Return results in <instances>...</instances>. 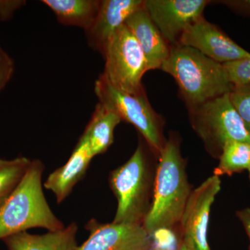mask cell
I'll use <instances>...</instances> for the list:
<instances>
[{"instance_id":"15","label":"cell","mask_w":250,"mask_h":250,"mask_svg":"<svg viewBox=\"0 0 250 250\" xmlns=\"http://www.w3.org/2000/svg\"><path fill=\"white\" fill-rule=\"evenodd\" d=\"M78 226L73 223L42 235L23 231L4 238L9 250H76Z\"/></svg>"},{"instance_id":"24","label":"cell","mask_w":250,"mask_h":250,"mask_svg":"<svg viewBox=\"0 0 250 250\" xmlns=\"http://www.w3.org/2000/svg\"><path fill=\"white\" fill-rule=\"evenodd\" d=\"M237 217L239 219L240 221L243 224L245 229H246L247 234L249 237L250 250V208H246L244 209L238 210L236 213Z\"/></svg>"},{"instance_id":"16","label":"cell","mask_w":250,"mask_h":250,"mask_svg":"<svg viewBox=\"0 0 250 250\" xmlns=\"http://www.w3.org/2000/svg\"><path fill=\"white\" fill-rule=\"evenodd\" d=\"M121 121L113 110L99 102L83 134L94 157L106 152L113 144L115 129Z\"/></svg>"},{"instance_id":"26","label":"cell","mask_w":250,"mask_h":250,"mask_svg":"<svg viewBox=\"0 0 250 250\" xmlns=\"http://www.w3.org/2000/svg\"><path fill=\"white\" fill-rule=\"evenodd\" d=\"M179 250H189L188 249L187 247L184 246L182 243H180V246H179Z\"/></svg>"},{"instance_id":"1","label":"cell","mask_w":250,"mask_h":250,"mask_svg":"<svg viewBox=\"0 0 250 250\" xmlns=\"http://www.w3.org/2000/svg\"><path fill=\"white\" fill-rule=\"evenodd\" d=\"M154 196L143 227L151 237L172 230L180 223L192 192L177 137L170 136L159 154Z\"/></svg>"},{"instance_id":"2","label":"cell","mask_w":250,"mask_h":250,"mask_svg":"<svg viewBox=\"0 0 250 250\" xmlns=\"http://www.w3.org/2000/svg\"><path fill=\"white\" fill-rule=\"evenodd\" d=\"M160 70L175 80L190 107L230 93L233 88L223 64L180 44L170 46V55Z\"/></svg>"},{"instance_id":"3","label":"cell","mask_w":250,"mask_h":250,"mask_svg":"<svg viewBox=\"0 0 250 250\" xmlns=\"http://www.w3.org/2000/svg\"><path fill=\"white\" fill-rule=\"evenodd\" d=\"M44 165L39 159L31 164L22 180L0 208V240L31 228L48 231L65 228L46 200L42 190Z\"/></svg>"},{"instance_id":"13","label":"cell","mask_w":250,"mask_h":250,"mask_svg":"<svg viewBox=\"0 0 250 250\" xmlns=\"http://www.w3.org/2000/svg\"><path fill=\"white\" fill-rule=\"evenodd\" d=\"M93 157L88 141L82 134L66 164L49 174L43 184L53 192L58 203L64 201L83 179Z\"/></svg>"},{"instance_id":"11","label":"cell","mask_w":250,"mask_h":250,"mask_svg":"<svg viewBox=\"0 0 250 250\" xmlns=\"http://www.w3.org/2000/svg\"><path fill=\"white\" fill-rule=\"evenodd\" d=\"M85 228L89 236L76 250H149L152 246V238L143 225L91 220Z\"/></svg>"},{"instance_id":"4","label":"cell","mask_w":250,"mask_h":250,"mask_svg":"<svg viewBox=\"0 0 250 250\" xmlns=\"http://www.w3.org/2000/svg\"><path fill=\"white\" fill-rule=\"evenodd\" d=\"M155 175L141 144L129 160L112 171L110 187L118 201L113 223L143 225L152 206Z\"/></svg>"},{"instance_id":"18","label":"cell","mask_w":250,"mask_h":250,"mask_svg":"<svg viewBox=\"0 0 250 250\" xmlns=\"http://www.w3.org/2000/svg\"><path fill=\"white\" fill-rule=\"evenodd\" d=\"M215 175H232L236 172L248 170L250 165V143L231 141L225 145L219 157Z\"/></svg>"},{"instance_id":"17","label":"cell","mask_w":250,"mask_h":250,"mask_svg":"<svg viewBox=\"0 0 250 250\" xmlns=\"http://www.w3.org/2000/svg\"><path fill=\"white\" fill-rule=\"evenodd\" d=\"M59 22L87 31L96 18L101 0H42Z\"/></svg>"},{"instance_id":"10","label":"cell","mask_w":250,"mask_h":250,"mask_svg":"<svg viewBox=\"0 0 250 250\" xmlns=\"http://www.w3.org/2000/svg\"><path fill=\"white\" fill-rule=\"evenodd\" d=\"M179 44L195 49L222 64L250 59L249 52L208 22L204 16L188 26L179 39Z\"/></svg>"},{"instance_id":"7","label":"cell","mask_w":250,"mask_h":250,"mask_svg":"<svg viewBox=\"0 0 250 250\" xmlns=\"http://www.w3.org/2000/svg\"><path fill=\"white\" fill-rule=\"evenodd\" d=\"M104 70L102 75L116 89L130 94L144 90L142 78L148 70L139 42L126 24L114 33L104 49Z\"/></svg>"},{"instance_id":"14","label":"cell","mask_w":250,"mask_h":250,"mask_svg":"<svg viewBox=\"0 0 250 250\" xmlns=\"http://www.w3.org/2000/svg\"><path fill=\"white\" fill-rule=\"evenodd\" d=\"M142 49L148 70H160L170 55V46L161 35L145 7L136 11L125 22Z\"/></svg>"},{"instance_id":"22","label":"cell","mask_w":250,"mask_h":250,"mask_svg":"<svg viewBox=\"0 0 250 250\" xmlns=\"http://www.w3.org/2000/svg\"><path fill=\"white\" fill-rule=\"evenodd\" d=\"M14 72V62L9 54L0 47V92L11 80Z\"/></svg>"},{"instance_id":"20","label":"cell","mask_w":250,"mask_h":250,"mask_svg":"<svg viewBox=\"0 0 250 250\" xmlns=\"http://www.w3.org/2000/svg\"><path fill=\"white\" fill-rule=\"evenodd\" d=\"M233 88L250 85V59L223 64Z\"/></svg>"},{"instance_id":"21","label":"cell","mask_w":250,"mask_h":250,"mask_svg":"<svg viewBox=\"0 0 250 250\" xmlns=\"http://www.w3.org/2000/svg\"><path fill=\"white\" fill-rule=\"evenodd\" d=\"M229 98L250 134V85L233 88Z\"/></svg>"},{"instance_id":"25","label":"cell","mask_w":250,"mask_h":250,"mask_svg":"<svg viewBox=\"0 0 250 250\" xmlns=\"http://www.w3.org/2000/svg\"><path fill=\"white\" fill-rule=\"evenodd\" d=\"M149 250H171L167 248H162V247H151Z\"/></svg>"},{"instance_id":"23","label":"cell","mask_w":250,"mask_h":250,"mask_svg":"<svg viewBox=\"0 0 250 250\" xmlns=\"http://www.w3.org/2000/svg\"><path fill=\"white\" fill-rule=\"evenodd\" d=\"M221 2L237 13L250 16V0H231Z\"/></svg>"},{"instance_id":"9","label":"cell","mask_w":250,"mask_h":250,"mask_svg":"<svg viewBox=\"0 0 250 250\" xmlns=\"http://www.w3.org/2000/svg\"><path fill=\"white\" fill-rule=\"evenodd\" d=\"M206 0H146L144 7L170 46L178 45L188 26L203 16Z\"/></svg>"},{"instance_id":"12","label":"cell","mask_w":250,"mask_h":250,"mask_svg":"<svg viewBox=\"0 0 250 250\" xmlns=\"http://www.w3.org/2000/svg\"><path fill=\"white\" fill-rule=\"evenodd\" d=\"M143 0H102L96 18L85 31L90 48L103 54L108 40L134 13L144 7Z\"/></svg>"},{"instance_id":"8","label":"cell","mask_w":250,"mask_h":250,"mask_svg":"<svg viewBox=\"0 0 250 250\" xmlns=\"http://www.w3.org/2000/svg\"><path fill=\"white\" fill-rule=\"evenodd\" d=\"M221 190L219 176H210L192 190L179 224L181 243L189 250H211L208 228L211 207Z\"/></svg>"},{"instance_id":"27","label":"cell","mask_w":250,"mask_h":250,"mask_svg":"<svg viewBox=\"0 0 250 250\" xmlns=\"http://www.w3.org/2000/svg\"><path fill=\"white\" fill-rule=\"evenodd\" d=\"M248 171H249L250 180V165L249 166V167H248Z\"/></svg>"},{"instance_id":"5","label":"cell","mask_w":250,"mask_h":250,"mask_svg":"<svg viewBox=\"0 0 250 250\" xmlns=\"http://www.w3.org/2000/svg\"><path fill=\"white\" fill-rule=\"evenodd\" d=\"M190 119L207 150L217 159L228 143H250V134L233 106L229 93L190 107Z\"/></svg>"},{"instance_id":"6","label":"cell","mask_w":250,"mask_h":250,"mask_svg":"<svg viewBox=\"0 0 250 250\" xmlns=\"http://www.w3.org/2000/svg\"><path fill=\"white\" fill-rule=\"evenodd\" d=\"M95 93L99 102L113 110L122 121L134 125L153 152L159 155L166 143L161 120L144 90L136 94L125 93L112 86L101 74L95 82Z\"/></svg>"},{"instance_id":"19","label":"cell","mask_w":250,"mask_h":250,"mask_svg":"<svg viewBox=\"0 0 250 250\" xmlns=\"http://www.w3.org/2000/svg\"><path fill=\"white\" fill-rule=\"evenodd\" d=\"M31 161L24 156L0 159V208L22 180Z\"/></svg>"}]
</instances>
